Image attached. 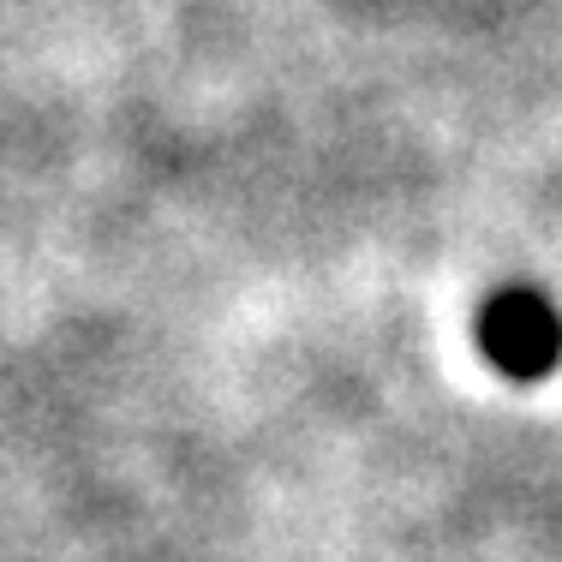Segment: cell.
<instances>
[{
	"label": "cell",
	"mask_w": 562,
	"mask_h": 562,
	"mask_svg": "<svg viewBox=\"0 0 562 562\" xmlns=\"http://www.w3.org/2000/svg\"><path fill=\"white\" fill-rule=\"evenodd\" d=\"M485 353L515 378H539L557 359V317L527 293H508L503 305L485 312Z\"/></svg>",
	"instance_id": "1"
}]
</instances>
